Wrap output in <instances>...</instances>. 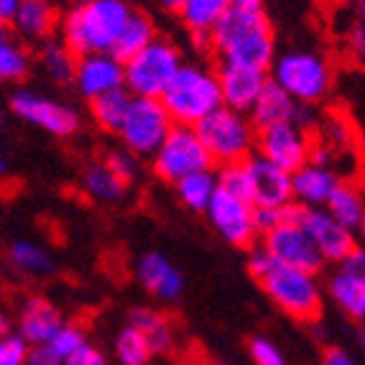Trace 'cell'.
Here are the masks:
<instances>
[{"mask_svg":"<svg viewBox=\"0 0 365 365\" xmlns=\"http://www.w3.org/2000/svg\"><path fill=\"white\" fill-rule=\"evenodd\" d=\"M161 105L171 115L174 125L197 128L205 118L222 108L217 69L202 61H184L177 77L171 79L161 95Z\"/></svg>","mask_w":365,"mask_h":365,"instance_id":"obj_4","label":"cell"},{"mask_svg":"<svg viewBox=\"0 0 365 365\" xmlns=\"http://www.w3.org/2000/svg\"><path fill=\"white\" fill-rule=\"evenodd\" d=\"M24 365H61V360L51 353L49 347H31V353Z\"/></svg>","mask_w":365,"mask_h":365,"instance_id":"obj_44","label":"cell"},{"mask_svg":"<svg viewBox=\"0 0 365 365\" xmlns=\"http://www.w3.org/2000/svg\"><path fill=\"white\" fill-rule=\"evenodd\" d=\"M230 3H250V0H230Z\"/></svg>","mask_w":365,"mask_h":365,"instance_id":"obj_54","label":"cell"},{"mask_svg":"<svg viewBox=\"0 0 365 365\" xmlns=\"http://www.w3.org/2000/svg\"><path fill=\"white\" fill-rule=\"evenodd\" d=\"M284 220H287V207H256V227L261 237L281 225Z\"/></svg>","mask_w":365,"mask_h":365,"instance_id":"obj_42","label":"cell"},{"mask_svg":"<svg viewBox=\"0 0 365 365\" xmlns=\"http://www.w3.org/2000/svg\"><path fill=\"white\" fill-rule=\"evenodd\" d=\"M347 46L353 51L355 59L365 61V0L355 8V21L347 34Z\"/></svg>","mask_w":365,"mask_h":365,"instance_id":"obj_40","label":"cell"},{"mask_svg":"<svg viewBox=\"0 0 365 365\" xmlns=\"http://www.w3.org/2000/svg\"><path fill=\"white\" fill-rule=\"evenodd\" d=\"M153 3L166 13H179V8H182L187 0H153Z\"/></svg>","mask_w":365,"mask_h":365,"instance_id":"obj_48","label":"cell"},{"mask_svg":"<svg viewBox=\"0 0 365 365\" xmlns=\"http://www.w3.org/2000/svg\"><path fill=\"white\" fill-rule=\"evenodd\" d=\"M195 130L215 166L243 164L256 153L258 130L253 128L250 118L225 105L205 118Z\"/></svg>","mask_w":365,"mask_h":365,"instance_id":"obj_6","label":"cell"},{"mask_svg":"<svg viewBox=\"0 0 365 365\" xmlns=\"http://www.w3.org/2000/svg\"><path fill=\"white\" fill-rule=\"evenodd\" d=\"M85 342H87L85 329L79 327V324L64 322V324H61L59 332H56V335L51 337L49 345H43V347H49V350L56 355V358L64 360V358H69V355H72L74 350H79V347L85 345Z\"/></svg>","mask_w":365,"mask_h":365,"instance_id":"obj_36","label":"cell"},{"mask_svg":"<svg viewBox=\"0 0 365 365\" xmlns=\"http://www.w3.org/2000/svg\"><path fill=\"white\" fill-rule=\"evenodd\" d=\"M210 227L217 232L232 248H256L258 227H256V205L243 197H235L225 189H217L205 210Z\"/></svg>","mask_w":365,"mask_h":365,"instance_id":"obj_11","label":"cell"},{"mask_svg":"<svg viewBox=\"0 0 365 365\" xmlns=\"http://www.w3.org/2000/svg\"><path fill=\"white\" fill-rule=\"evenodd\" d=\"M230 0H187L179 8V24L192 34V36H210L212 29L225 19L230 11Z\"/></svg>","mask_w":365,"mask_h":365,"instance_id":"obj_26","label":"cell"},{"mask_svg":"<svg viewBox=\"0 0 365 365\" xmlns=\"http://www.w3.org/2000/svg\"><path fill=\"white\" fill-rule=\"evenodd\" d=\"M294 220L312 237V243L319 250L324 263H342L358 245V237H355L358 232L342 227L324 207H299V205H294Z\"/></svg>","mask_w":365,"mask_h":365,"instance_id":"obj_13","label":"cell"},{"mask_svg":"<svg viewBox=\"0 0 365 365\" xmlns=\"http://www.w3.org/2000/svg\"><path fill=\"white\" fill-rule=\"evenodd\" d=\"M268 79L276 82L289 98L299 105H319L329 98L332 85H335V69L332 61L314 49H287L276 51Z\"/></svg>","mask_w":365,"mask_h":365,"instance_id":"obj_5","label":"cell"},{"mask_svg":"<svg viewBox=\"0 0 365 365\" xmlns=\"http://www.w3.org/2000/svg\"><path fill=\"white\" fill-rule=\"evenodd\" d=\"M72 3V8H77V6H87V3H92V0H69Z\"/></svg>","mask_w":365,"mask_h":365,"instance_id":"obj_52","label":"cell"},{"mask_svg":"<svg viewBox=\"0 0 365 365\" xmlns=\"http://www.w3.org/2000/svg\"><path fill=\"white\" fill-rule=\"evenodd\" d=\"M13 335V319L6 309H0V337Z\"/></svg>","mask_w":365,"mask_h":365,"instance_id":"obj_47","label":"cell"},{"mask_svg":"<svg viewBox=\"0 0 365 365\" xmlns=\"http://www.w3.org/2000/svg\"><path fill=\"white\" fill-rule=\"evenodd\" d=\"M61 19L51 0H21L11 21V31L24 43H43L54 38Z\"/></svg>","mask_w":365,"mask_h":365,"instance_id":"obj_20","label":"cell"},{"mask_svg":"<svg viewBox=\"0 0 365 365\" xmlns=\"http://www.w3.org/2000/svg\"><path fill=\"white\" fill-rule=\"evenodd\" d=\"M82 189L92 200L103 202V205H118L128 195V184L123 182L105 161H92V164L85 166V171H82Z\"/></svg>","mask_w":365,"mask_h":365,"instance_id":"obj_25","label":"cell"},{"mask_svg":"<svg viewBox=\"0 0 365 365\" xmlns=\"http://www.w3.org/2000/svg\"><path fill=\"white\" fill-rule=\"evenodd\" d=\"M248 274L256 279L263 294L297 322H314L317 317L322 314L324 292L317 274L276 263L263 245L250 248Z\"/></svg>","mask_w":365,"mask_h":365,"instance_id":"obj_2","label":"cell"},{"mask_svg":"<svg viewBox=\"0 0 365 365\" xmlns=\"http://www.w3.org/2000/svg\"><path fill=\"white\" fill-rule=\"evenodd\" d=\"M327 3H332V0H327Z\"/></svg>","mask_w":365,"mask_h":365,"instance_id":"obj_56","label":"cell"},{"mask_svg":"<svg viewBox=\"0 0 365 365\" xmlns=\"http://www.w3.org/2000/svg\"><path fill=\"white\" fill-rule=\"evenodd\" d=\"M36 64L43 72V77L54 82V85H72L74 82V69H77V56L56 38L38 43L36 51Z\"/></svg>","mask_w":365,"mask_h":365,"instance_id":"obj_29","label":"cell"},{"mask_svg":"<svg viewBox=\"0 0 365 365\" xmlns=\"http://www.w3.org/2000/svg\"><path fill=\"white\" fill-rule=\"evenodd\" d=\"M133 16L128 0H92L77 6L61 19V43L74 56L113 51L120 31Z\"/></svg>","mask_w":365,"mask_h":365,"instance_id":"obj_3","label":"cell"},{"mask_svg":"<svg viewBox=\"0 0 365 365\" xmlns=\"http://www.w3.org/2000/svg\"><path fill=\"white\" fill-rule=\"evenodd\" d=\"M340 268H345V271H350V274L365 279V245H355L353 253L340 263Z\"/></svg>","mask_w":365,"mask_h":365,"instance_id":"obj_43","label":"cell"},{"mask_svg":"<svg viewBox=\"0 0 365 365\" xmlns=\"http://www.w3.org/2000/svg\"><path fill=\"white\" fill-rule=\"evenodd\" d=\"M130 103H133V95H130L125 87H120V90H113V92H108V95H100V98L90 100L87 108H90L92 123H95L100 130L118 135L123 128V120L128 115Z\"/></svg>","mask_w":365,"mask_h":365,"instance_id":"obj_28","label":"cell"},{"mask_svg":"<svg viewBox=\"0 0 365 365\" xmlns=\"http://www.w3.org/2000/svg\"><path fill=\"white\" fill-rule=\"evenodd\" d=\"M210 49L220 61L268 72L276 56V36L263 0L232 3L210 34Z\"/></svg>","mask_w":365,"mask_h":365,"instance_id":"obj_1","label":"cell"},{"mask_svg":"<svg viewBox=\"0 0 365 365\" xmlns=\"http://www.w3.org/2000/svg\"><path fill=\"white\" fill-rule=\"evenodd\" d=\"M61 324H64L61 312L56 309V304H51L49 299L43 297L26 299L19 312V335L31 347L49 345L51 337L61 329Z\"/></svg>","mask_w":365,"mask_h":365,"instance_id":"obj_21","label":"cell"},{"mask_svg":"<svg viewBox=\"0 0 365 365\" xmlns=\"http://www.w3.org/2000/svg\"><path fill=\"white\" fill-rule=\"evenodd\" d=\"M113 353H115L118 365H151V360L156 358L148 340L140 335L133 324H125L115 335Z\"/></svg>","mask_w":365,"mask_h":365,"instance_id":"obj_34","label":"cell"},{"mask_svg":"<svg viewBox=\"0 0 365 365\" xmlns=\"http://www.w3.org/2000/svg\"><path fill=\"white\" fill-rule=\"evenodd\" d=\"M8 261L26 276H49L54 271V258L43 245L34 240H16L8 248Z\"/></svg>","mask_w":365,"mask_h":365,"instance_id":"obj_33","label":"cell"},{"mask_svg":"<svg viewBox=\"0 0 365 365\" xmlns=\"http://www.w3.org/2000/svg\"><path fill=\"white\" fill-rule=\"evenodd\" d=\"M312 140L304 128H299L297 123H284L274 128L258 130L256 135V153L266 161L276 164L279 169L294 174L297 169L309 161Z\"/></svg>","mask_w":365,"mask_h":365,"instance_id":"obj_14","label":"cell"},{"mask_svg":"<svg viewBox=\"0 0 365 365\" xmlns=\"http://www.w3.org/2000/svg\"><path fill=\"white\" fill-rule=\"evenodd\" d=\"M217 79H220V92H222V105L248 115V110L253 108L261 90L266 87L268 72L243 67V64H230V61H220Z\"/></svg>","mask_w":365,"mask_h":365,"instance_id":"obj_19","label":"cell"},{"mask_svg":"<svg viewBox=\"0 0 365 365\" xmlns=\"http://www.w3.org/2000/svg\"><path fill=\"white\" fill-rule=\"evenodd\" d=\"M332 3H337V6H345V8H358L363 0H332Z\"/></svg>","mask_w":365,"mask_h":365,"instance_id":"obj_49","label":"cell"},{"mask_svg":"<svg viewBox=\"0 0 365 365\" xmlns=\"http://www.w3.org/2000/svg\"><path fill=\"white\" fill-rule=\"evenodd\" d=\"M360 237H363V245H365V220H363V225H360Z\"/></svg>","mask_w":365,"mask_h":365,"instance_id":"obj_53","label":"cell"},{"mask_svg":"<svg viewBox=\"0 0 365 365\" xmlns=\"http://www.w3.org/2000/svg\"><path fill=\"white\" fill-rule=\"evenodd\" d=\"M11 113L19 120L29 123L34 128L54 138H69L82 125L79 110L69 103H61L36 90H16L11 95Z\"/></svg>","mask_w":365,"mask_h":365,"instance_id":"obj_10","label":"cell"},{"mask_svg":"<svg viewBox=\"0 0 365 365\" xmlns=\"http://www.w3.org/2000/svg\"><path fill=\"white\" fill-rule=\"evenodd\" d=\"M327 294L342 314L355 322H365V279L337 268L327 281Z\"/></svg>","mask_w":365,"mask_h":365,"instance_id":"obj_23","label":"cell"},{"mask_svg":"<svg viewBox=\"0 0 365 365\" xmlns=\"http://www.w3.org/2000/svg\"><path fill=\"white\" fill-rule=\"evenodd\" d=\"M261 240L266 253L276 263L302 268V271H309V274H319L322 271L324 258L319 256V250L314 248V243L304 232V227L294 220V202L287 207V220L281 225H276L271 232H266Z\"/></svg>","mask_w":365,"mask_h":365,"instance_id":"obj_12","label":"cell"},{"mask_svg":"<svg viewBox=\"0 0 365 365\" xmlns=\"http://www.w3.org/2000/svg\"><path fill=\"white\" fill-rule=\"evenodd\" d=\"M171 128H174V120L161 105V100L133 98L118 138L123 148H128L138 158H151L171 133Z\"/></svg>","mask_w":365,"mask_h":365,"instance_id":"obj_9","label":"cell"},{"mask_svg":"<svg viewBox=\"0 0 365 365\" xmlns=\"http://www.w3.org/2000/svg\"><path fill=\"white\" fill-rule=\"evenodd\" d=\"M103 161L110 166V169L115 171L118 177L128 184V187L140 177V158L135 156V153H130L128 148H123V146L110 148L108 156H105Z\"/></svg>","mask_w":365,"mask_h":365,"instance_id":"obj_37","label":"cell"},{"mask_svg":"<svg viewBox=\"0 0 365 365\" xmlns=\"http://www.w3.org/2000/svg\"><path fill=\"white\" fill-rule=\"evenodd\" d=\"M324 210H327L342 227L358 232L365 220V195L355 184L340 182L335 192H332V197H329V202L324 205Z\"/></svg>","mask_w":365,"mask_h":365,"instance_id":"obj_30","label":"cell"},{"mask_svg":"<svg viewBox=\"0 0 365 365\" xmlns=\"http://www.w3.org/2000/svg\"><path fill=\"white\" fill-rule=\"evenodd\" d=\"M135 281L153 299L171 304L184 294V274L179 266L161 250H146L135 261Z\"/></svg>","mask_w":365,"mask_h":365,"instance_id":"obj_16","label":"cell"},{"mask_svg":"<svg viewBox=\"0 0 365 365\" xmlns=\"http://www.w3.org/2000/svg\"><path fill=\"white\" fill-rule=\"evenodd\" d=\"M156 36H158L156 21H153L148 13L133 11V16L128 19L125 29L120 31V36H118L115 46H113L110 54H115L120 61H128L130 56H135L138 51L146 49Z\"/></svg>","mask_w":365,"mask_h":365,"instance_id":"obj_31","label":"cell"},{"mask_svg":"<svg viewBox=\"0 0 365 365\" xmlns=\"http://www.w3.org/2000/svg\"><path fill=\"white\" fill-rule=\"evenodd\" d=\"M6 169H8V161H6V156H3V151H0V177L6 174Z\"/></svg>","mask_w":365,"mask_h":365,"instance_id":"obj_51","label":"cell"},{"mask_svg":"<svg viewBox=\"0 0 365 365\" xmlns=\"http://www.w3.org/2000/svg\"><path fill=\"white\" fill-rule=\"evenodd\" d=\"M31 61L34 56L11 26H0V85H13L29 77Z\"/></svg>","mask_w":365,"mask_h":365,"instance_id":"obj_27","label":"cell"},{"mask_svg":"<svg viewBox=\"0 0 365 365\" xmlns=\"http://www.w3.org/2000/svg\"><path fill=\"white\" fill-rule=\"evenodd\" d=\"M322 365H358V360L350 353H345V350H340V347H329L322 358Z\"/></svg>","mask_w":365,"mask_h":365,"instance_id":"obj_45","label":"cell"},{"mask_svg":"<svg viewBox=\"0 0 365 365\" xmlns=\"http://www.w3.org/2000/svg\"><path fill=\"white\" fill-rule=\"evenodd\" d=\"M248 118L256 130L274 128V125H284V123H297L299 128L307 130V125H312L314 113L309 105H299L276 82L268 79L253 108L248 110Z\"/></svg>","mask_w":365,"mask_h":365,"instance_id":"obj_15","label":"cell"},{"mask_svg":"<svg viewBox=\"0 0 365 365\" xmlns=\"http://www.w3.org/2000/svg\"><path fill=\"white\" fill-rule=\"evenodd\" d=\"M212 166V158L202 146L197 130L187 128V125H174L171 133L164 138V143L158 146V151L151 156L153 177L158 182L171 184V187L189 174L210 171Z\"/></svg>","mask_w":365,"mask_h":365,"instance_id":"obj_8","label":"cell"},{"mask_svg":"<svg viewBox=\"0 0 365 365\" xmlns=\"http://www.w3.org/2000/svg\"><path fill=\"white\" fill-rule=\"evenodd\" d=\"M31 353V345L21 335L0 337V365H24Z\"/></svg>","mask_w":365,"mask_h":365,"instance_id":"obj_39","label":"cell"},{"mask_svg":"<svg viewBox=\"0 0 365 365\" xmlns=\"http://www.w3.org/2000/svg\"><path fill=\"white\" fill-rule=\"evenodd\" d=\"M61 365H108V358H105V353L100 347H95L92 342H85L69 358L61 360Z\"/></svg>","mask_w":365,"mask_h":365,"instance_id":"obj_41","label":"cell"},{"mask_svg":"<svg viewBox=\"0 0 365 365\" xmlns=\"http://www.w3.org/2000/svg\"><path fill=\"white\" fill-rule=\"evenodd\" d=\"M248 353L253 365H287V355L281 353V347L266 335L250 337Z\"/></svg>","mask_w":365,"mask_h":365,"instance_id":"obj_38","label":"cell"},{"mask_svg":"<svg viewBox=\"0 0 365 365\" xmlns=\"http://www.w3.org/2000/svg\"><path fill=\"white\" fill-rule=\"evenodd\" d=\"M184 56L177 43L166 36H156L146 49L123 61V77L125 90L133 98H151L161 100L169 82L182 69Z\"/></svg>","mask_w":365,"mask_h":365,"instance_id":"obj_7","label":"cell"},{"mask_svg":"<svg viewBox=\"0 0 365 365\" xmlns=\"http://www.w3.org/2000/svg\"><path fill=\"white\" fill-rule=\"evenodd\" d=\"M215 177H217V189H225L230 195L250 200V179H248V169H245V161L243 164L217 166Z\"/></svg>","mask_w":365,"mask_h":365,"instance_id":"obj_35","label":"cell"},{"mask_svg":"<svg viewBox=\"0 0 365 365\" xmlns=\"http://www.w3.org/2000/svg\"><path fill=\"white\" fill-rule=\"evenodd\" d=\"M128 324H133L140 335L146 337L153 355L169 353L171 347H174V342H177V327H174V322H171L164 312L158 309H148V307L133 309Z\"/></svg>","mask_w":365,"mask_h":365,"instance_id":"obj_24","label":"cell"},{"mask_svg":"<svg viewBox=\"0 0 365 365\" xmlns=\"http://www.w3.org/2000/svg\"><path fill=\"white\" fill-rule=\"evenodd\" d=\"M0 128H3V110H0Z\"/></svg>","mask_w":365,"mask_h":365,"instance_id":"obj_55","label":"cell"},{"mask_svg":"<svg viewBox=\"0 0 365 365\" xmlns=\"http://www.w3.org/2000/svg\"><path fill=\"white\" fill-rule=\"evenodd\" d=\"M337 184H340V177L335 174L332 166L307 161L302 169L292 174L294 205H299V207H324L332 192L337 189Z\"/></svg>","mask_w":365,"mask_h":365,"instance_id":"obj_22","label":"cell"},{"mask_svg":"<svg viewBox=\"0 0 365 365\" xmlns=\"http://www.w3.org/2000/svg\"><path fill=\"white\" fill-rule=\"evenodd\" d=\"M74 90L90 103V100L108 95L113 90L125 87L123 77V61L115 54H87L77 56V69H74Z\"/></svg>","mask_w":365,"mask_h":365,"instance_id":"obj_17","label":"cell"},{"mask_svg":"<svg viewBox=\"0 0 365 365\" xmlns=\"http://www.w3.org/2000/svg\"><path fill=\"white\" fill-rule=\"evenodd\" d=\"M19 6H21V0H0V26H11Z\"/></svg>","mask_w":365,"mask_h":365,"instance_id":"obj_46","label":"cell"},{"mask_svg":"<svg viewBox=\"0 0 365 365\" xmlns=\"http://www.w3.org/2000/svg\"><path fill=\"white\" fill-rule=\"evenodd\" d=\"M250 179V202L256 207H289L294 202L292 195V174L253 153L245 161Z\"/></svg>","mask_w":365,"mask_h":365,"instance_id":"obj_18","label":"cell"},{"mask_svg":"<svg viewBox=\"0 0 365 365\" xmlns=\"http://www.w3.org/2000/svg\"><path fill=\"white\" fill-rule=\"evenodd\" d=\"M174 192H177V200L184 210L195 215H205L215 192H217V177H215L212 169L197 171V174H189L182 182L174 184Z\"/></svg>","mask_w":365,"mask_h":365,"instance_id":"obj_32","label":"cell"},{"mask_svg":"<svg viewBox=\"0 0 365 365\" xmlns=\"http://www.w3.org/2000/svg\"><path fill=\"white\" fill-rule=\"evenodd\" d=\"M182 365H210L207 360H202V358H189V360H184Z\"/></svg>","mask_w":365,"mask_h":365,"instance_id":"obj_50","label":"cell"}]
</instances>
